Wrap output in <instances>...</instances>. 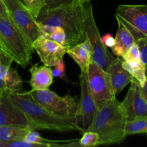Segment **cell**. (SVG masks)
I'll use <instances>...</instances> for the list:
<instances>
[{
  "label": "cell",
  "instance_id": "cell-18",
  "mask_svg": "<svg viewBox=\"0 0 147 147\" xmlns=\"http://www.w3.org/2000/svg\"><path fill=\"white\" fill-rule=\"evenodd\" d=\"M29 128L19 126H0V142H14L25 139L30 131Z\"/></svg>",
  "mask_w": 147,
  "mask_h": 147
},
{
  "label": "cell",
  "instance_id": "cell-6",
  "mask_svg": "<svg viewBox=\"0 0 147 147\" xmlns=\"http://www.w3.org/2000/svg\"><path fill=\"white\" fill-rule=\"evenodd\" d=\"M115 18L129 30L135 41L147 40V5L120 4Z\"/></svg>",
  "mask_w": 147,
  "mask_h": 147
},
{
  "label": "cell",
  "instance_id": "cell-26",
  "mask_svg": "<svg viewBox=\"0 0 147 147\" xmlns=\"http://www.w3.org/2000/svg\"><path fill=\"white\" fill-rule=\"evenodd\" d=\"M79 1L81 0H45L46 1L45 8L47 9H54Z\"/></svg>",
  "mask_w": 147,
  "mask_h": 147
},
{
  "label": "cell",
  "instance_id": "cell-3",
  "mask_svg": "<svg viewBox=\"0 0 147 147\" xmlns=\"http://www.w3.org/2000/svg\"><path fill=\"white\" fill-rule=\"evenodd\" d=\"M127 119L116 97L97 109L87 131L96 132L99 137V146L120 144L125 140Z\"/></svg>",
  "mask_w": 147,
  "mask_h": 147
},
{
  "label": "cell",
  "instance_id": "cell-14",
  "mask_svg": "<svg viewBox=\"0 0 147 147\" xmlns=\"http://www.w3.org/2000/svg\"><path fill=\"white\" fill-rule=\"evenodd\" d=\"M30 80L29 81L33 90L48 89L53 80V70L47 65L39 66L38 63L32 65L30 69Z\"/></svg>",
  "mask_w": 147,
  "mask_h": 147
},
{
  "label": "cell",
  "instance_id": "cell-31",
  "mask_svg": "<svg viewBox=\"0 0 147 147\" xmlns=\"http://www.w3.org/2000/svg\"><path fill=\"white\" fill-rule=\"evenodd\" d=\"M0 15L10 17V15L8 14V11L7 10V8H6L2 0H0Z\"/></svg>",
  "mask_w": 147,
  "mask_h": 147
},
{
  "label": "cell",
  "instance_id": "cell-5",
  "mask_svg": "<svg viewBox=\"0 0 147 147\" xmlns=\"http://www.w3.org/2000/svg\"><path fill=\"white\" fill-rule=\"evenodd\" d=\"M84 27L86 38L89 40L92 45V61L107 71L116 58L111 54L101 40V36L94 17L91 0H87L84 4Z\"/></svg>",
  "mask_w": 147,
  "mask_h": 147
},
{
  "label": "cell",
  "instance_id": "cell-10",
  "mask_svg": "<svg viewBox=\"0 0 147 147\" xmlns=\"http://www.w3.org/2000/svg\"><path fill=\"white\" fill-rule=\"evenodd\" d=\"M81 96L75 114V122L81 133L88 130L95 118L97 107L88 87L87 72L81 73L79 76Z\"/></svg>",
  "mask_w": 147,
  "mask_h": 147
},
{
  "label": "cell",
  "instance_id": "cell-21",
  "mask_svg": "<svg viewBox=\"0 0 147 147\" xmlns=\"http://www.w3.org/2000/svg\"><path fill=\"white\" fill-rule=\"evenodd\" d=\"M8 90L11 92L20 91L22 88L23 81L20 75L17 73V69L11 67L8 76L4 80Z\"/></svg>",
  "mask_w": 147,
  "mask_h": 147
},
{
  "label": "cell",
  "instance_id": "cell-19",
  "mask_svg": "<svg viewBox=\"0 0 147 147\" xmlns=\"http://www.w3.org/2000/svg\"><path fill=\"white\" fill-rule=\"evenodd\" d=\"M41 35L49 40L66 45V34L64 30L59 26L48 25L39 23Z\"/></svg>",
  "mask_w": 147,
  "mask_h": 147
},
{
  "label": "cell",
  "instance_id": "cell-4",
  "mask_svg": "<svg viewBox=\"0 0 147 147\" xmlns=\"http://www.w3.org/2000/svg\"><path fill=\"white\" fill-rule=\"evenodd\" d=\"M0 42L13 61L22 67L30 63L34 49L10 17L0 15Z\"/></svg>",
  "mask_w": 147,
  "mask_h": 147
},
{
  "label": "cell",
  "instance_id": "cell-24",
  "mask_svg": "<svg viewBox=\"0 0 147 147\" xmlns=\"http://www.w3.org/2000/svg\"><path fill=\"white\" fill-rule=\"evenodd\" d=\"M12 62L14 61L12 57L4 52L0 51V78L5 80L10 71Z\"/></svg>",
  "mask_w": 147,
  "mask_h": 147
},
{
  "label": "cell",
  "instance_id": "cell-27",
  "mask_svg": "<svg viewBox=\"0 0 147 147\" xmlns=\"http://www.w3.org/2000/svg\"><path fill=\"white\" fill-rule=\"evenodd\" d=\"M122 65L133 76L139 69L145 67L146 65H144L141 61H125L124 60V61H122Z\"/></svg>",
  "mask_w": 147,
  "mask_h": 147
},
{
  "label": "cell",
  "instance_id": "cell-9",
  "mask_svg": "<svg viewBox=\"0 0 147 147\" xmlns=\"http://www.w3.org/2000/svg\"><path fill=\"white\" fill-rule=\"evenodd\" d=\"M88 87L97 104L99 107L115 98L116 93L107 71L95 62H91L87 70Z\"/></svg>",
  "mask_w": 147,
  "mask_h": 147
},
{
  "label": "cell",
  "instance_id": "cell-37",
  "mask_svg": "<svg viewBox=\"0 0 147 147\" xmlns=\"http://www.w3.org/2000/svg\"><path fill=\"white\" fill-rule=\"evenodd\" d=\"M146 135H147V134H146Z\"/></svg>",
  "mask_w": 147,
  "mask_h": 147
},
{
  "label": "cell",
  "instance_id": "cell-29",
  "mask_svg": "<svg viewBox=\"0 0 147 147\" xmlns=\"http://www.w3.org/2000/svg\"><path fill=\"white\" fill-rule=\"evenodd\" d=\"M65 67L66 66H65L64 60L63 59L56 66H54V69L53 70V76L61 79L66 78V67Z\"/></svg>",
  "mask_w": 147,
  "mask_h": 147
},
{
  "label": "cell",
  "instance_id": "cell-20",
  "mask_svg": "<svg viewBox=\"0 0 147 147\" xmlns=\"http://www.w3.org/2000/svg\"><path fill=\"white\" fill-rule=\"evenodd\" d=\"M125 135L147 134V117H140L127 121L125 126Z\"/></svg>",
  "mask_w": 147,
  "mask_h": 147
},
{
  "label": "cell",
  "instance_id": "cell-16",
  "mask_svg": "<svg viewBox=\"0 0 147 147\" xmlns=\"http://www.w3.org/2000/svg\"><path fill=\"white\" fill-rule=\"evenodd\" d=\"M107 72L110 78L111 83L116 94L122 91L124 88L133 80V76L122 65V60L119 58L112 63Z\"/></svg>",
  "mask_w": 147,
  "mask_h": 147
},
{
  "label": "cell",
  "instance_id": "cell-34",
  "mask_svg": "<svg viewBox=\"0 0 147 147\" xmlns=\"http://www.w3.org/2000/svg\"><path fill=\"white\" fill-rule=\"evenodd\" d=\"M0 51H2V52H4V53H5V51H4V48H3L2 45H1V42H0ZM6 54H7V53H6Z\"/></svg>",
  "mask_w": 147,
  "mask_h": 147
},
{
  "label": "cell",
  "instance_id": "cell-36",
  "mask_svg": "<svg viewBox=\"0 0 147 147\" xmlns=\"http://www.w3.org/2000/svg\"><path fill=\"white\" fill-rule=\"evenodd\" d=\"M1 102V95H0V103Z\"/></svg>",
  "mask_w": 147,
  "mask_h": 147
},
{
  "label": "cell",
  "instance_id": "cell-33",
  "mask_svg": "<svg viewBox=\"0 0 147 147\" xmlns=\"http://www.w3.org/2000/svg\"><path fill=\"white\" fill-rule=\"evenodd\" d=\"M141 91H142L143 95H144V98H145V99L147 101V80L145 82L144 86L141 87Z\"/></svg>",
  "mask_w": 147,
  "mask_h": 147
},
{
  "label": "cell",
  "instance_id": "cell-8",
  "mask_svg": "<svg viewBox=\"0 0 147 147\" xmlns=\"http://www.w3.org/2000/svg\"><path fill=\"white\" fill-rule=\"evenodd\" d=\"M10 17L33 46L41 36L39 23L20 0H2Z\"/></svg>",
  "mask_w": 147,
  "mask_h": 147
},
{
  "label": "cell",
  "instance_id": "cell-7",
  "mask_svg": "<svg viewBox=\"0 0 147 147\" xmlns=\"http://www.w3.org/2000/svg\"><path fill=\"white\" fill-rule=\"evenodd\" d=\"M28 92L35 101L55 114L63 117L75 118L79 103L76 97H72L69 94L61 97L49 89H32Z\"/></svg>",
  "mask_w": 147,
  "mask_h": 147
},
{
  "label": "cell",
  "instance_id": "cell-17",
  "mask_svg": "<svg viewBox=\"0 0 147 147\" xmlns=\"http://www.w3.org/2000/svg\"><path fill=\"white\" fill-rule=\"evenodd\" d=\"M118 22V30L115 37V44L111 47L112 53L117 57H122L127 50L135 42L129 30L120 22Z\"/></svg>",
  "mask_w": 147,
  "mask_h": 147
},
{
  "label": "cell",
  "instance_id": "cell-13",
  "mask_svg": "<svg viewBox=\"0 0 147 147\" xmlns=\"http://www.w3.org/2000/svg\"><path fill=\"white\" fill-rule=\"evenodd\" d=\"M10 90L1 95L0 103V126H19L30 128V122L24 112L20 110L11 100L9 96Z\"/></svg>",
  "mask_w": 147,
  "mask_h": 147
},
{
  "label": "cell",
  "instance_id": "cell-12",
  "mask_svg": "<svg viewBox=\"0 0 147 147\" xmlns=\"http://www.w3.org/2000/svg\"><path fill=\"white\" fill-rule=\"evenodd\" d=\"M70 46L63 45L53 40L40 36L33 44L34 50L37 52L40 61L48 67H54L63 60Z\"/></svg>",
  "mask_w": 147,
  "mask_h": 147
},
{
  "label": "cell",
  "instance_id": "cell-23",
  "mask_svg": "<svg viewBox=\"0 0 147 147\" xmlns=\"http://www.w3.org/2000/svg\"><path fill=\"white\" fill-rule=\"evenodd\" d=\"M20 1L30 11L35 18L38 16L40 11L46 7L45 0H20Z\"/></svg>",
  "mask_w": 147,
  "mask_h": 147
},
{
  "label": "cell",
  "instance_id": "cell-11",
  "mask_svg": "<svg viewBox=\"0 0 147 147\" xmlns=\"http://www.w3.org/2000/svg\"><path fill=\"white\" fill-rule=\"evenodd\" d=\"M120 105L127 121L147 117V101L141 91V86L135 78H133L128 93Z\"/></svg>",
  "mask_w": 147,
  "mask_h": 147
},
{
  "label": "cell",
  "instance_id": "cell-35",
  "mask_svg": "<svg viewBox=\"0 0 147 147\" xmlns=\"http://www.w3.org/2000/svg\"><path fill=\"white\" fill-rule=\"evenodd\" d=\"M145 72H146V78H147V64L146 65V70H145Z\"/></svg>",
  "mask_w": 147,
  "mask_h": 147
},
{
  "label": "cell",
  "instance_id": "cell-22",
  "mask_svg": "<svg viewBox=\"0 0 147 147\" xmlns=\"http://www.w3.org/2000/svg\"><path fill=\"white\" fill-rule=\"evenodd\" d=\"M99 137L96 132L86 131L83 133L82 137L78 140L79 147H93L99 146Z\"/></svg>",
  "mask_w": 147,
  "mask_h": 147
},
{
  "label": "cell",
  "instance_id": "cell-2",
  "mask_svg": "<svg viewBox=\"0 0 147 147\" xmlns=\"http://www.w3.org/2000/svg\"><path fill=\"white\" fill-rule=\"evenodd\" d=\"M87 0H81L54 9L44 7L36 17L38 23L59 26L66 34V45L73 46L86 40L84 27V4Z\"/></svg>",
  "mask_w": 147,
  "mask_h": 147
},
{
  "label": "cell",
  "instance_id": "cell-25",
  "mask_svg": "<svg viewBox=\"0 0 147 147\" xmlns=\"http://www.w3.org/2000/svg\"><path fill=\"white\" fill-rule=\"evenodd\" d=\"M125 61H141L139 48L136 43H134L126 53L122 56Z\"/></svg>",
  "mask_w": 147,
  "mask_h": 147
},
{
  "label": "cell",
  "instance_id": "cell-15",
  "mask_svg": "<svg viewBox=\"0 0 147 147\" xmlns=\"http://www.w3.org/2000/svg\"><path fill=\"white\" fill-rule=\"evenodd\" d=\"M67 53L79 65L81 73L87 72L89 65L92 61V45L87 38L79 44L69 47Z\"/></svg>",
  "mask_w": 147,
  "mask_h": 147
},
{
  "label": "cell",
  "instance_id": "cell-28",
  "mask_svg": "<svg viewBox=\"0 0 147 147\" xmlns=\"http://www.w3.org/2000/svg\"><path fill=\"white\" fill-rule=\"evenodd\" d=\"M139 48L140 55H141V60L144 65L147 64V40L140 39L135 41Z\"/></svg>",
  "mask_w": 147,
  "mask_h": 147
},
{
  "label": "cell",
  "instance_id": "cell-1",
  "mask_svg": "<svg viewBox=\"0 0 147 147\" xmlns=\"http://www.w3.org/2000/svg\"><path fill=\"white\" fill-rule=\"evenodd\" d=\"M9 96L26 115L31 130L46 129L59 132H81L76 125L75 118L63 117L55 114L35 101L28 91H10Z\"/></svg>",
  "mask_w": 147,
  "mask_h": 147
},
{
  "label": "cell",
  "instance_id": "cell-32",
  "mask_svg": "<svg viewBox=\"0 0 147 147\" xmlns=\"http://www.w3.org/2000/svg\"><path fill=\"white\" fill-rule=\"evenodd\" d=\"M7 90L8 89H7L5 81L3 79L0 78V95H2L4 92L7 91Z\"/></svg>",
  "mask_w": 147,
  "mask_h": 147
},
{
  "label": "cell",
  "instance_id": "cell-30",
  "mask_svg": "<svg viewBox=\"0 0 147 147\" xmlns=\"http://www.w3.org/2000/svg\"><path fill=\"white\" fill-rule=\"evenodd\" d=\"M101 40L106 47H110L111 48L115 44V38L112 37V34H109V33L105 34V35L101 37Z\"/></svg>",
  "mask_w": 147,
  "mask_h": 147
}]
</instances>
